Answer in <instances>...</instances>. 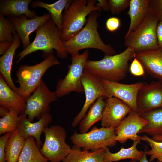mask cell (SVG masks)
Masks as SVG:
<instances>
[{
    "mask_svg": "<svg viewBox=\"0 0 162 162\" xmlns=\"http://www.w3.org/2000/svg\"><path fill=\"white\" fill-rule=\"evenodd\" d=\"M141 139L146 142L151 148V150L146 152V154L150 156V162L162 156V142L155 141L146 135L141 136Z\"/></svg>",
    "mask_w": 162,
    "mask_h": 162,
    "instance_id": "1f68e13d",
    "label": "cell"
},
{
    "mask_svg": "<svg viewBox=\"0 0 162 162\" xmlns=\"http://www.w3.org/2000/svg\"><path fill=\"white\" fill-rule=\"evenodd\" d=\"M96 0H70L63 14L60 31L64 42L75 36L86 25L87 16L92 12L102 10L97 8Z\"/></svg>",
    "mask_w": 162,
    "mask_h": 162,
    "instance_id": "277c9868",
    "label": "cell"
},
{
    "mask_svg": "<svg viewBox=\"0 0 162 162\" xmlns=\"http://www.w3.org/2000/svg\"><path fill=\"white\" fill-rule=\"evenodd\" d=\"M43 133L45 140L40 149L41 152L50 162L62 161L71 149L65 142V129L62 126L55 125L46 127Z\"/></svg>",
    "mask_w": 162,
    "mask_h": 162,
    "instance_id": "ba28073f",
    "label": "cell"
},
{
    "mask_svg": "<svg viewBox=\"0 0 162 162\" xmlns=\"http://www.w3.org/2000/svg\"><path fill=\"white\" fill-rule=\"evenodd\" d=\"M141 139L134 141L133 145L129 148L122 147L120 150L116 153L111 152L109 148L105 149L104 160L105 162L118 161L122 160L130 159L135 161L140 160L142 157L144 151H139L137 146L140 143Z\"/></svg>",
    "mask_w": 162,
    "mask_h": 162,
    "instance_id": "cb8c5ba5",
    "label": "cell"
},
{
    "mask_svg": "<svg viewBox=\"0 0 162 162\" xmlns=\"http://www.w3.org/2000/svg\"><path fill=\"white\" fill-rule=\"evenodd\" d=\"M134 55V59L130 67V72L135 76H143L145 74V70L143 67L141 62L135 57Z\"/></svg>",
    "mask_w": 162,
    "mask_h": 162,
    "instance_id": "836d02e7",
    "label": "cell"
},
{
    "mask_svg": "<svg viewBox=\"0 0 162 162\" xmlns=\"http://www.w3.org/2000/svg\"><path fill=\"white\" fill-rule=\"evenodd\" d=\"M135 54L132 48L128 47L120 53L105 55L100 60H88L84 69L101 79L118 82L126 76L129 62Z\"/></svg>",
    "mask_w": 162,
    "mask_h": 162,
    "instance_id": "3957f363",
    "label": "cell"
},
{
    "mask_svg": "<svg viewBox=\"0 0 162 162\" xmlns=\"http://www.w3.org/2000/svg\"><path fill=\"white\" fill-rule=\"evenodd\" d=\"M147 148H148L147 146H145L143 155L139 160V162H150L148 160L146 157L147 154H146V152L147 149ZM129 162H136V161L135 160H131Z\"/></svg>",
    "mask_w": 162,
    "mask_h": 162,
    "instance_id": "ab89813d",
    "label": "cell"
},
{
    "mask_svg": "<svg viewBox=\"0 0 162 162\" xmlns=\"http://www.w3.org/2000/svg\"><path fill=\"white\" fill-rule=\"evenodd\" d=\"M70 0H60L52 4H48L40 0L32 3V8L40 7L46 9L50 14L51 19L60 31L62 23V12Z\"/></svg>",
    "mask_w": 162,
    "mask_h": 162,
    "instance_id": "f1b7e54d",
    "label": "cell"
},
{
    "mask_svg": "<svg viewBox=\"0 0 162 162\" xmlns=\"http://www.w3.org/2000/svg\"><path fill=\"white\" fill-rule=\"evenodd\" d=\"M54 50L56 51L58 57L65 59L68 57L60 31L51 18L36 30L34 40L17 55L16 63L27 55L38 50L42 51L46 58L54 55Z\"/></svg>",
    "mask_w": 162,
    "mask_h": 162,
    "instance_id": "7a4b0ae2",
    "label": "cell"
},
{
    "mask_svg": "<svg viewBox=\"0 0 162 162\" xmlns=\"http://www.w3.org/2000/svg\"><path fill=\"white\" fill-rule=\"evenodd\" d=\"M32 0H1L0 1V15L8 18L26 16L28 19L37 17L34 11L28 8Z\"/></svg>",
    "mask_w": 162,
    "mask_h": 162,
    "instance_id": "ffe728a7",
    "label": "cell"
},
{
    "mask_svg": "<svg viewBox=\"0 0 162 162\" xmlns=\"http://www.w3.org/2000/svg\"><path fill=\"white\" fill-rule=\"evenodd\" d=\"M60 64L53 55L35 65L20 66L16 73L17 82L19 84L17 93L26 100L39 85L46 71L51 67Z\"/></svg>",
    "mask_w": 162,
    "mask_h": 162,
    "instance_id": "8992f818",
    "label": "cell"
},
{
    "mask_svg": "<svg viewBox=\"0 0 162 162\" xmlns=\"http://www.w3.org/2000/svg\"><path fill=\"white\" fill-rule=\"evenodd\" d=\"M103 85L110 97L117 98L127 104L134 111L138 113L137 98L143 83L124 84L101 79Z\"/></svg>",
    "mask_w": 162,
    "mask_h": 162,
    "instance_id": "7c38bea8",
    "label": "cell"
},
{
    "mask_svg": "<svg viewBox=\"0 0 162 162\" xmlns=\"http://www.w3.org/2000/svg\"><path fill=\"white\" fill-rule=\"evenodd\" d=\"M86 96L84 104L80 112L74 118L72 123L76 126L86 114L88 110L99 98L110 97L104 88L101 79L84 69L81 78Z\"/></svg>",
    "mask_w": 162,
    "mask_h": 162,
    "instance_id": "8fae6325",
    "label": "cell"
},
{
    "mask_svg": "<svg viewBox=\"0 0 162 162\" xmlns=\"http://www.w3.org/2000/svg\"><path fill=\"white\" fill-rule=\"evenodd\" d=\"M130 0H108L110 10L113 15H119L130 6Z\"/></svg>",
    "mask_w": 162,
    "mask_h": 162,
    "instance_id": "d6a6232c",
    "label": "cell"
},
{
    "mask_svg": "<svg viewBox=\"0 0 162 162\" xmlns=\"http://www.w3.org/2000/svg\"><path fill=\"white\" fill-rule=\"evenodd\" d=\"M137 104L138 113L140 116L162 107V80L143 83L138 93Z\"/></svg>",
    "mask_w": 162,
    "mask_h": 162,
    "instance_id": "4fadbf2b",
    "label": "cell"
},
{
    "mask_svg": "<svg viewBox=\"0 0 162 162\" xmlns=\"http://www.w3.org/2000/svg\"><path fill=\"white\" fill-rule=\"evenodd\" d=\"M158 162H159V161H158Z\"/></svg>",
    "mask_w": 162,
    "mask_h": 162,
    "instance_id": "7bdbcfd3",
    "label": "cell"
},
{
    "mask_svg": "<svg viewBox=\"0 0 162 162\" xmlns=\"http://www.w3.org/2000/svg\"><path fill=\"white\" fill-rule=\"evenodd\" d=\"M98 1V2L95 4V6L97 8L105 11H110L108 0H99Z\"/></svg>",
    "mask_w": 162,
    "mask_h": 162,
    "instance_id": "f35d334b",
    "label": "cell"
},
{
    "mask_svg": "<svg viewBox=\"0 0 162 162\" xmlns=\"http://www.w3.org/2000/svg\"><path fill=\"white\" fill-rule=\"evenodd\" d=\"M57 98L55 92L51 91L42 80L32 94L26 99L24 113L31 122L34 118L40 119L44 115L50 113V104Z\"/></svg>",
    "mask_w": 162,
    "mask_h": 162,
    "instance_id": "30bf717a",
    "label": "cell"
},
{
    "mask_svg": "<svg viewBox=\"0 0 162 162\" xmlns=\"http://www.w3.org/2000/svg\"><path fill=\"white\" fill-rule=\"evenodd\" d=\"M11 133H7L0 137V162H6L5 160V148Z\"/></svg>",
    "mask_w": 162,
    "mask_h": 162,
    "instance_id": "d590c367",
    "label": "cell"
},
{
    "mask_svg": "<svg viewBox=\"0 0 162 162\" xmlns=\"http://www.w3.org/2000/svg\"><path fill=\"white\" fill-rule=\"evenodd\" d=\"M158 159L159 162H162V156L159 157L158 158Z\"/></svg>",
    "mask_w": 162,
    "mask_h": 162,
    "instance_id": "b9f144b4",
    "label": "cell"
},
{
    "mask_svg": "<svg viewBox=\"0 0 162 162\" xmlns=\"http://www.w3.org/2000/svg\"><path fill=\"white\" fill-rule=\"evenodd\" d=\"M152 136V138L154 140L158 142H162V135L154 136Z\"/></svg>",
    "mask_w": 162,
    "mask_h": 162,
    "instance_id": "60d3db41",
    "label": "cell"
},
{
    "mask_svg": "<svg viewBox=\"0 0 162 162\" xmlns=\"http://www.w3.org/2000/svg\"><path fill=\"white\" fill-rule=\"evenodd\" d=\"M14 41L9 49L0 57V72L9 86L17 93L18 88L14 85L11 72L14 56L16 50L21 45V39L16 32L14 35Z\"/></svg>",
    "mask_w": 162,
    "mask_h": 162,
    "instance_id": "44dd1931",
    "label": "cell"
},
{
    "mask_svg": "<svg viewBox=\"0 0 162 162\" xmlns=\"http://www.w3.org/2000/svg\"><path fill=\"white\" fill-rule=\"evenodd\" d=\"M134 56L148 74L162 80V51L159 49L148 50L136 53Z\"/></svg>",
    "mask_w": 162,
    "mask_h": 162,
    "instance_id": "ac0fdd59",
    "label": "cell"
},
{
    "mask_svg": "<svg viewBox=\"0 0 162 162\" xmlns=\"http://www.w3.org/2000/svg\"><path fill=\"white\" fill-rule=\"evenodd\" d=\"M132 110L119 99L113 97L107 98L101 120L102 126L116 128Z\"/></svg>",
    "mask_w": 162,
    "mask_h": 162,
    "instance_id": "9a60e30c",
    "label": "cell"
},
{
    "mask_svg": "<svg viewBox=\"0 0 162 162\" xmlns=\"http://www.w3.org/2000/svg\"><path fill=\"white\" fill-rule=\"evenodd\" d=\"M16 33L14 26L9 18L0 15V43L7 42L12 44L14 35Z\"/></svg>",
    "mask_w": 162,
    "mask_h": 162,
    "instance_id": "4dcf8cb0",
    "label": "cell"
},
{
    "mask_svg": "<svg viewBox=\"0 0 162 162\" xmlns=\"http://www.w3.org/2000/svg\"><path fill=\"white\" fill-rule=\"evenodd\" d=\"M70 138L75 148L91 150L92 152L114 146L117 141L115 129L104 127L100 128L94 127L90 131L85 133L75 131Z\"/></svg>",
    "mask_w": 162,
    "mask_h": 162,
    "instance_id": "52a82bcc",
    "label": "cell"
},
{
    "mask_svg": "<svg viewBox=\"0 0 162 162\" xmlns=\"http://www.w3.org/2000/svg\"><path fill=\"white\" fill-rule=\"evenodd\" d=\"M48 160L41 153L34 137L26 139L18 162H48Z\"/></svg>",
    "mask_w": 162,
    "mask_h": 162,
    "instance_id": "83f0119b",
    "label": "cell"
},
{
    "mask_svg": "<svg viewBox=\"0 0 162 162\" xmlns=\"http://www.w3.org/2000/svg\"><path fill=\"white\" fill-rule=\"evenodd\" d=\"M26 100L14 91L8 85L5 79L0 74V104L2 106L12 108L19 114L24 113Z\"/></svg>",
    "mask_w": 162,
    "mask_h": 162,
    "instance_id": "d6986e66",
    "label": "cell"
},
{
    "mask_svg": "<svg viewBox=\"0 0 162 162\" xmlns=\"http://www.w3.org/2000/svg\"><path fill=\"white\" fill-rule=\"evenodd\" d=\"M148 7L162 20V0H149Z\"/></svg>",
    "mask_w": 162,
    "mask_h": 162,
    "instance_id": "e575fe53",
    "label": "cell"
},
{
    "mask_svg": "<svg viewBox=\"0 0 162 162\" xmlns=\"http://www.w3.org/2000/svg\"><path fill=\"white\" fill-rule=\"evenodd\" d=\"M26 141V139L21 136L17 129L11 132L6 146V162H18Z\"/></svg>",
    "mask_w": 162,
    "mask_h": 162,
    "instance_id": "484cf974",
    "label": "cell"
},
{
    "mask_svg": "<svg viewBox=\"0 0 162 162\" xmlns=\"http://www.w3.org/2000/svg\"><path fill=\"white\" fill-rule=\"evenodd\" d=\"M105 152L103 148L90 152L74 147L62 162H105Z\"/></svg>",
    "mask_w": 162,
    "mask_h": 162,
    "instance_id": "d4e9b609",
    "label": "cell"
},
{
    "mask_svg": "<svg viewBox=\"0 0 162 162\" xmlns=\"http://www.w3.org/2000/svg\"><path fill=\"white\" fill-rule=\"evenodd\" d=\"M106 98L103 97L98 98L90 107L88 112L79 123L80 133L88 132L94 124L101 120L106 104Z\"/></svg>",
    "mask_w": 162,
    "mask_h": 162,
    "instance_id": "7402d4cb",
    "label": "cell"
},
{
    "mask_svg": "<svg viewBox=\"0 0 162 162\" xmlns=\"http://www.w3.org/2000/svg\"><path fill=\"white\" fill-rule=\"evenodd\" d=\"M51 18L49 13L32 19H28L25 15L8 18L14 26L24 49L31 44L29 38L30 34Z\"/></svg>",
    "mask_w": 162,
    "mask_h": 162,
    "instance_id": "2e32d148",
    "label": "cell"
},
{
    "mask_svg": "<svg viewBox=\"0 0 162 162\" xmlns=\"http://www.w3.org/2000/svg\"><path fill=\"white\" fill-rule=\"evenodd\" d=\"M149 0H130L127 14L130 19L129 29L125 36L134 31L143 20L149 11Z\"/></svg>",
    "mask_w": 162,
    "mask_h": 162,
    "instance_id": "603a6c76",
    "label": "cell"
},
{
    "mask_svg": "<svg viewBox=\"0 0 162 162\" xmlns=\"http://www.w3.org/2000/svg\"><path fill=\"white\" fill-rule=\"evenodd\" d=\"M0 135L12 132L17 128L19 113L14 109L0 108Z\"/></svg>",
    "mask_w": 162,
    "mask_h": 162,
    "instance_id": "f546056e",
    "label": "cell"
},
{
    "mask_svg": "<svg viewBox=\"0 0 162 162\" xmlns=\"http://www.w3.org/2000/svg\"><path fill=\"white\" fill-rule=\"evenodd\" d=\"M52 120L50 113L44 115L35 122L30 121L24 113L19 116L17 129L21 136L25 139L30 136L34 137L38 147L40 149L42 145L41 136L44 128L48 126Z\"/></svg>",
    "mask_w": 162,
    "mask_h": 162,
    "instance_id": "e0dca14e",
    "label": "cell"
},
{
    "mask_svg": "<svg viewBox=\"0 0 162 162\" xmlns=\"http://www.w3.org/2000/svg\"><path fill=\"white\" fill-rule=\"evenodd\" d=\"M121 21L116 17H112L108 18L106 21V26L107 30L111 32L116 31L120 27Z\"/></svg>",
    "mask_w": 162,
    "mask_h": 162,
    "instance_id": "8d00e7d4",
    "label": "cell"
},
{
    "mask_svg": "<svg viewBox=\"0 0 162 162\" xmlns=\"http://www.w3.org/2000/svg\"><path fill=\"white\" fill-rule=\"evenodd\" d=\"M100 12L94 11L91 12L82 29L74 37L63 42L68 53L72 56L79 54V51L82 50L93 48L101 51L105 55H115V49L103 41L98 32V19Z\"/></svg>",
    "mask_w": 162,
    "mask_h": 162,
    "instance_id": "6da1fadb",
    "label": "cell"
},
{
    "mask_svg": "<svg viewBox=\"0 0 162 162\" xmlns=\"http://www.w3.org/2000/svg\"><path fill=\"white\" fill-rule=\"evenodd\" d=\"M160 19L157 14L149 9L145 17L136 29L124 36V44L132 48L136 54L159 49L156 34Z\"/></svg>",
    "mask_w": 162,
    "mask_h": 162,
    "instance_id": "5b68a950",
    "label": "cell"
},
{
    "mask_svg": "<svg viewBox=\"0 0 162 162\" xmlns=\"http://www.w3.org/2000/svg\"><path fill=\"white\" fill-rule=\"evenodd\" d=\"M148 123L147 120L132 110L115 129L116 140L123 144L128 139L134 141L141 139L138 134Z\"/></svg>",
    "mask_w": 162,
    "mask_h": 162,
    "instance_id": "5bb4252c",
    "label": "cell"
},
{
    "mask_svg": "<svg viewBox=\"0 0 162 162\" xmlns=\"http://www.w3.org/2000/svg\"><path fill=\"white\" fill-rule=\"evenodd\" d=\"M141 116L148 123L138 134L144 133L152 136L162 135V107L148 112Z\"/></svg>",
    "mask_w": 162,
    "mask_h": 162,
    "instance_id": "4316f807",
    "label": "cell"
},
{
    "mask_svg": "<svg viewBox=\"0 0 162 162\" xmlns=\"http://www.w3.org/2000/svg\"><path fill=\"white\" fill-rule=\"evenodd\" d=\"M158 44L159 49L162 51V20L160 21L156 29Z\"/></svg>",
    "mask_w": 162,
    "mask_h": 162,
    "instance_id": "74e56055",
    "label": "cell"
},
{
    "mask_svg": "<svg viewBox=\"0 0 162 162\" xmlns=\"http://www.w3.org/2000/svg\"><path fill=\"white\" fill-rule=\"evenodd\" d=\"M89 55L88 50L86 49L81 54L72 56L71 62L68 66L67 74L64 78L59 80L57 82L55 92L57 98L73 92H84L81 78Z\"/></svg>",
    "mask_w": 162,
    "mask_h": 162,
    "instance_id": "9c48e42d",
    "label": "cell"
}]
</instances>
